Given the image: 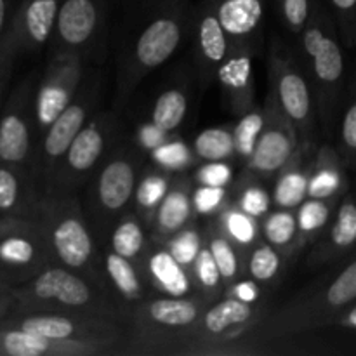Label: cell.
I'll list each match as a JSON object with an SVG mask.
<instances>
[{
  "label": "cell",
  "instance_id": "obj_13",
  "mask_svg": "<svg viewBox=\"0 0 356 356\" xmlns=\"http://www.w3.org/2000/svg\"><path fill=\"white\" fill-rule=\"evenodd\" d=\"M264 125L252 156L247 160V170L256 177L278 176L282 169L299 153L301 139L296 125L280 110L273 94L264 99Z\"/></svg>",
  "mask_w": 356,
  "mask_h": 356
},
{
  "label": "cell",
  "instance_id": "obj_14",
  "mask_svg": "<svg viewBox=\"0 0 356 356\" xmlns=\"http://www.w3.org/2000/svg\"><path fill=\"white\" fill-rule=\"evenodd\" d=\"M139 181V160L131 152H117L101 165L90 190V209L99 229L117 222L134 198Z\"/></svg>",
  "mask_w": 356,
  "mask_h": 356
},
{
  "label": "cell",
  "instance_id": "obj_48",
  "mask_svg": "<svg viewBox=\"0 0 356 356\" xmlns=\"http://www.w3.org/2000/svg\"><path fill=\"white\" fill-rule=\"evenodd\" d=\"M193 181L204 186L226 188L233 181V167L228 160L225 162H205L193 174Z\"/></svg>",
  "mask_w": 356,
  "mask_h": 356
},
{
  "label": "cell",
  "instance_id": "obj_39",
  "mask_svg": "<svg viewBox=\"0 0 356 356\" xmlns=\"http://www.w3.org/2000/svg\"><path fill=\"white\" fill-rule=\"evenodd\" d=\"M190 275L191 278H193V284H195V289H197V292L207 296V298L212 299V301L221 298L222 292L226 291V285L221 277V271H219L214 256H212L207 243L202 245L197 259H195L193 264H191Z\"/></svg>",
  "mask_w": 356,
  "mask_h": 356
},
{
  "label": "cell",
  "instance_id": "obj_54",
  "mask_svg": "<svg viewBox=\"0 0 356 356\" xmlns=\"http://www.w3.org/2000/svg\"><path fill=\"white\" fill-rule=\"evenodd\" d=\"M336 325L344 327V329H353L356 330V305H351L350 308L344 309L341 316L337 318Z\"/></svg>",
  "mask_w": 356,
  "mask_h": 356
},
{
  "label": "cell",
  "instance_id": "obj_11",
  "mask_svg": "<svg viewBox=\"0 0 356 356\" xmlns=\"http://www.w3.org/2000/svg\"><path fill=\"white\" fill-rule=\"evenodd\" d=\"M97 94H99V90H97L96 80L87 83L83 90L80 87L79 94L72 101V104L58 115V118L49 125L47 131L38 139L40 145H38L37 155H35L33 174L35 177L42 179L44 190L54 177L56 170H58L59 163H61L65 153L68 152L73 139L82 131L83 125L89 122Z\"/></svg>",
  "mask_w": 356,
  "mask_h": 356
},
{
  "label": "cell",
  "instance_id": "obj_52",
  "mask_svg": "<svg viewBox=\"0 0 356 356\" xmlns=\"http://www.w3.org/2000/svg\"><path fill=\"white\" fill-rule=\"evenodd\" d=\"M16 309V296H14L13 285L0 280V322L13 315Z\"/></svg>",
  "mask_w": 356,
  "mask_h": 356
},
{
  "label": "cell",
  "instance_id": "obj_26",
  "mask_svg": "<svg viewBox=\"0 0 356 356\" xmlns=\"http://www.w3.org/2000/svg\"><path fill=\"white\" fill-rule=\"evenodd\" d=\"M103 270L111 292L127 309V315L138 302L148 298V284L141 273V268L134 261L108 250L103 256Z\"/></svg>",
  "mask_w": 356,
  "mask_h": 356
},
{
  "label": "cell",
  "instance_id": "obj_40",
  "mask_svg": "<svg viewBox=\"0 0 356 356\" xmlns=\"http://www.w3.org/2000/svg\"><path fill=\"white\" fill-rule=\"evenodd\" d=\"M149 160L153 162V165L170 174H177L193 167L198 159L193 148H190L183 139L170 138L149 153Z\"/></svg>",
  "mask_w": 356,
  "mask_h": 356
},
{
  "label": "cell",
  "instance_id": "obj_49",
  "mask_svg": "<svg viewBox=\"0 0 356 356\" xmlns=\"http://www.w3.org/2000/svg\"><path fill=\"white\" fill-rule=\"evenodd\" d=\"M170 139V132H167L165 129H162L160 125H156L155 122H146V124H141L138 129H136L134 141L138 145V148L141 152L152 153L153 149L159 148L160 145Z\"/></svg>",
  "mask_w": 356,
  "mask_h": 356
},
{
  "label": "cell",
  "instance_id": "obj_19",
  "mask_svg": "<svg viewBox=\"0 0 356 356\" xmlns=\"http://www.w3.org/2000/svg\"><path fill=\"white\" fill-rule=\"evenodd\" d=\"M256 51L243 45H232L228 58L216 73V82L222 92L226 106L236 117L256 106V80H254Z\"/></svg>",
  "mask_w": 356,
  "mask_h": 356
},
{
  "label": "cell",
  "instance_id": "obj_34",
  "mask_svg": "<svg viewBox=\"0 0 356 356\" xmlns=\"http://www.w3.org/2000/svg\"><path fill=\"white\" fill-rule=\"evenodd\" d=\"M247 275L261 285H271L282 277L287 259L278 249H275L266 240H259L249 250H245Z\"/></svg>",
  "mask_w": 356,
  "mask_h": 356
},
{
  "label": "cell",
  "instance_id": "obj_16",
  "mask_svg": "<svg viewBox=\"0 0 356 356\" xmlns=\"http://www.w3.org/2000/svg\"><path fill=\"white\" fill-rule=\"evenodd\" d=\"M103 21V0H61L51 38L52 52L70 51L86 56L99 38Z\"/></svg>",
  "mask_w": 356,
  "mask_h": 356
},
{
  "label": "cell",
  "instance_id": "obj_22",
  "mask_svg": "<svg viewBox=\"0 0 356 356\" xmlns=\"http://www.w3.org/2000/svg\"><path fill=\"white\" fill-rule=\"evenodd\" d=\"M139 268L148 287L162 296L181 298V296L197 294L190 270H186L162 242H155L148 247Z\"/></svg>",
  "mask_w": 356,
  "mask_h": 356
},
{
  "label": "cell",
  "instance_id": "obj_29",
  "mask_svg": "<svg viewBox=\"0 0 356 356\" xmlns=\"http://www.w3.org/2000/svg\"><path fill=\"white\" fill-rule=\"evenodd\" d=\"M341 200H323V198H306L298 209V250L301 252L306 245L315 243V240L327 229L332 221V214Z\"/></svg>",
  "mask_w": 356,
  "mask_h": 356
},
{
  "label": "cell",
  "instance_id": "obj_21",
  "mask_svg": "<svg viewBox=\"0 0 356 356\" xmlns=\"http://www.w3.org/2000/svg\"><path fill=\"white\" fill-rule=\"evenodd\" d=\"M356 247V198L344 195L337 205L336 218L330 221L325 232L315 240L308 254V266L320 268L323 264L341 259L344 254Z\"/></svg>",
  "mask_w": 356,
  "mask_h": 356
},
{
  "label": "cell",
  "instance_id": "obj_28",
  "mask_svg": "<svg viewBox=\"0 0 356 356\" xmlns=\"http://www.w3.org/2000/svg\"><path fill=\"white\" fill-rule=\"evenodd\" d=\"M302 149L278 172L271 200L278 209H296L308 198L309 165L302 162Z\"/></svg>",
  "mask_w": 356,
  "mask_h": 356
},
{
  "label": "cell",
  "instance_id": "obj_37",
  "mask_svg": "<svg viewBox=\"0 0 356 356\" xmlns=\"http://www.w3.org/2000/svg\"><path fill=\"white\" fill-rule=\"evenodd\" d=\"M334 31H337V23L332 10L325 9L320 2H313L308 23L302 28L301 33L298 35L299 51L305 56L306 61H309L316 54V51L322 47L325 38L332 35Z\"/></svg>",
  "mask_w": 356,
  "mask_h": 356
},
{
  "label": "cell",
  "instance_id": "obj_53",
  "mask_svg": "<svg viewBox=\"0 0 356 356\" xmlns=\"http://www.w3.org/2000/svg\"><path fill=\"white\" fill-rule=\"evenodd\" d=\"M13 0H0V47H2L3 40L9 31L10 19H13Z\"/></svg>",
  "mask_w": 356,
  "mask_h": 356
},
{
  "label": "cell",
  "instance_id": "obj_50",
  "mask_svg": "<svg viewBox=\"0 0 356 356\" xmlns=\"http://www.w3.org/2000/svg\"><path fill=\"white\" fill-rule=\"evenodd\" d=\"M225 296H232V298H236L245 302H252V305L263 302V289H261V284H257L250 277L238 278L232 285H228L225 291Z\"/></svg>",
  "mask_w": 356,
  "mask_h": 356
},
{
  "label": "cell",
  "instance_id": "obj_30",
  "mask_svg": "<svg viewBox=\"0 0 356 356\" xmlns=\"http://www.w3.org/2000/svg\"><path fill=\"white\" fill-rule=\"evenodd\" d=\"M214 218V225L218 226L219 232L225 233L242 252L249 250L254 243L261 240L259 219L243 212L233 202H226L225 207Z\"/></svg>",
  "mask_w": 356,
  "mask_h": 356
},
{
  "label": "cell",
  "instance_id": "obj_24",
  "mask_svg": "<svg viewBox=\"0 0 356 356\" xmlns=\"http://www.w3.org/2000/svg\"><path fill=\"white\" fill-rule=\"evenodd\" d=\"M33 181L31 172L0 163V216L37 221L42 193Z\"/></svg>",
  "mask_w": 356,
  "mask_h": 356
},
{
  "label": "cell",
  "instance_id": "obj_5",
  "mask_svg": "<svg viewBox=\"0 0 356 356\" xmlns=\"http://www.w3.org/2000/svg\"><path fill=\"white\" fill-rule=\"evenodd\" d=\"M212 302L207 296H160L146 298L129 313L132 353L172 355L197 323L204 309Z\"/></svg>",
  "mask_w": 356,
  "mask_h": 356
},
{
  "label": "cell",
  "instance_id": "obj_25",
  "mask_svg": "<svg viewBox=\"0 0 356 356\" xmlns=\"http://www.w3.org/2000/svg\"><path fill=\"white\" fill-rule=\"evenodd\" d=\"M191 195H193L191 181L188 177H174L169 193L159 205L149 225L155 242H165L167 238L186 228L191 222V218L197 216Z\"/></svg>",
  "mask_w": 356,
  "mask_h": 356
},
{
  "label": "cell",
  "instance_id": "obj_27",
  "mask_svg": "<svg viewBox=\"0 0 356 356\" xmlns=\"http://www.w3.org/2000/svg\"><path fill=\"white\" fill-rule=\"evenodd\" d=\"M346 190L348 179L339 152L329 145L320 146L315 160L309 165L308 198L341 200L346 195Z\"/></svg>",
  "mask_w": 356,
  "mask_h": 356
},
{
  "label": "cell",
  "instance_id": "obj_33",
  "mask_svg": "<svg viewBox=\"0 0 356 356\" xmlns=\"http://www.w3.org/2000/svg\"><path fill=\"white\" fill-rule=\"evenodd\" d=\"M172 174L156 165L152 170L143 174V176H139L134 193V202L143 221L152 225L153 216H155L156 209L162 204L165 195L169 193L170 186H172Z\"/></svg>",
  "mask_w": 356,
  "mask_h": 356
},
{
  "label": "cell",
  "instance_id": "obj_41",
  "mask_svg": "<svg viewBox=\"0 0 356 356\" xmlns=\"http://www.w3.org/2000/svg\"><path fill=\"white\" fill-rule=\"evenodd\" d=\"M264 125V108L254 106L247 113L238 117V122L233 127V138H235L236 156L242 160H249L256 149L257 139Z\"/></svg>",
  "mask_w": 356,
  "mask_h": 356
},
{
  "label": "cell",
  "instance_id": "obj_38",
  "mask_svg": "<svg viewBox=\"0 0 356 356\" xmlns=\"http://www.w3.org/2000/svg\"><path fill=\"white\" fill-rule=\"evenodd\" d=\"M193 152L202 162H225L236 155L233 127L204 129L193 141Z\"/></svg>",
  "mask_w": 356,
  "mask_h": 356
},
{
  "label": "cell",
  "instance_id": "obj_1",
  "mask_svg": "<svg viewBox=\"0 0 356 356\" xmlns=\"http://www.w3.org/2000/svg\"><path fill=\"white\" fill-rule=\"evenodd\" d=\"M356 302V256L336 275L305 289L268 315L243 337L254 346L336 325L344 309Z\"/></svg>",
  "mask_w": 356,
  "mask_h": 356
},
{
  "label": "cell",
  "instance_id": "obj_42",
  "mask_svg": "<svg viewBox=\"0 0 356 356\" xmlns=\"http://www.w3.org/2000/svg\"><path fill=\"white\" fill-rule=\"evenodd\" d=\"M339 152L344 165H356V73L339 124Z\"/></svg>",
  "mask_w": 356,
  "mask_h": 356
},
{
  "label": "cell",
  "instance_id": "obj_44",
  "mask_svg": "<svg viewBox=\"0 0 356 356\" xmlns=\"http://www.w3.org/2000/svg\"><path fill=\"white\" fill-rule=\"evenodd\" d=\"M162 243L170 250V254H172L186 270H190L193 261L197 259L198 252H200L202 245H204V243H202V233L198 232L197 226L191 225V222L186 228L177 232L176 235H172L170 238H167L165 242Z\"/></svg>",
  "mask_w": 356,
  "mask_h": 356
},
{
  "label": "cell",
  "instance_id": "obj_15",
  "mask_svg": "<svg viewBox=\"0 0 356 356\" xmlns=\"http://www.w3.org/2000/svg\"><path fill=\"white\" fill-rule=\"evenodd\" d=\"M308 76L315 96L318 124L330 136L339 120L344 97V56L337 31L325 38L322 47L308 61Z\"/></svg>",
  "mask_w": 356,
  "mask_h": 356
},
{
  "label": "cell",
  "instance_id": "obj_3",
  "mask_svg": "<svg viewBox=\"0 0 356 356\" xmlns=\"http://www.w3.org/2000/svg\"><path fill=\"white\" fill-rule=\"evenodd\" d=\"M191 24L193 9L186 0H156L120 63L117 104L127 103L132 90L176 54Z\"/></svg>",
  "mask_w": 356,
  "mask_h": 356
},
{
  "label": "cell",
  "instance_id": "obj_6",
  "mask_svg": "<svg viewBox=\"0 0 356 356\" xmlns=\"http://www.w3.org/2000/svg\"><path fill=\"white\" fill-rule=\"evenodd\" d=\"M268 82L280 110L298 129L302 148L315 145L320 124L308 72L298 56L275 37L268 47Z\"/></svg>",
  "mask_w": 356,
  "mask_h": 356
},
{
  "label": "cell",
  "instance_id": "obj_47",
  "mask_svg": "<svg viewBox=\"0 0 356 356\" xmlns=\"http://www.w3.org/2000/svg\"><path fill=\"white\" fill-rule=\"evenodd\" d=\"M282 21L292 33L299 35L309 19L313 0H277Z\"/></svg>",
  "mask_w": 356,
  "mask_h": 356
},
{
  "label": "cell",
  "instance_id": "obj_43",
  "mask_svg": "<svg viewBox=\"0 0 356 356\" xmlns=\"http://www.w3.org/2000/svg\"><path fill=\"white\" fill-rule=\"evenodd\" d=\"M233 204L252 218L263 219L270 212L273 200H271V195L268 193L266 188L261 186L259 183L242 181V184H238V188H236Z\"/></svg>",
  "mask_w": 356,
  "mask_h": 356
},
{
  "label": "cell",
  "instance_id": "obj_46",
  "mask_svg": "<svg viewBox=\"0 0 356 356\" xmlns=\"http://www.w3.org/2000/svg\"><path fill=\"white\" fill-rule=\"evenodd\" d=\"M191 200H193V209L197 216H216L225 207L228 197H226V188L197 184L193 195H191Z\"/></svg>",
  "mask_w": 356,
  "mask_h": 356
},
{
  "label": "cell",
  "instance_id": "obj_35",
  "mask_svg": "<svg viewBox=\"0 0 356 356\" xmlns=\"http://www.w3.org/2000/svg\"><path fill=\"white\" fill-rule=\"evenodd\" d=\"M205 242H207V247L211 249L212 256H214L226 287L232 285L235 280H238L242 277L243 270V261L242 256H240L238 247L225 233L219 232L214 222L205 232Z\"/></svg>",
  "mask_w": 356,
  "mask_h": 356
},
{
  "label": "cell",
  "instance_id": "obj_45",
  "mask_svg": "<svg viewBox=\"0 0 356 356\" xmlns=\"http://www.w3.org/2000/svg\"><path fill=\"white\" fill-rule=\"evenodd\" d=\"M337 30L346 47L356 45V0H329Z\"/></svg>",
  "mask_w": 356,
  "mask_h": 356
},
{
  "label": "cell",
  "instance_id": "obj_10",
  "mask_svg": "<svg viewBox=\"0 0 356 356\" xmlns=\"http://www.w3.org/2000/svg\"><path fill=\"white\" fill-rule=\"evenodd\" d=\"M83 59L86 56L80 52H51L47 68L35 89V127L38 139L79 94L83 80Z\"/></svg>",
  "mask_w": 356,
  "mask_h": 356
},
{
  "label": "cell",
  "instance_id": "obj_7",
  "mask_svg": "<svg viewBox=\"0 0 356 356\" xmlns=\"http://www.w3.org/2000/svg\"><path fill=\"white\" fill-rule=\"evenodd\" d=\"M0 325L59 341H96L118 348L125 343V323L101 316L65 312L13 313ZM120 350V348H118Z\"/></svg>",
  "mask_w": 356,
  "mask_h": 356
},
{
  "label": "cell",
  "instance_id": "obj_2",
  "mask_svg": "<svg viewBox=\"0 0 356 356\" xmlns=\"http://www.w3.org/2000/svg\"><path fill=\"white\" fill-rule=\"evenodd\" d=\"M14 296V313L65 312L129 322L127 309L110 287L59 264H51L31 280L16 285Z\"/></svg>",
  "mask_w": 356,
  "mask_h": 356
},
{
  "label": "cell",
  "instance_id": "obj_9",
  "mask_svg": "<svg viewBox=\"0 0 356 356\" xmlns=\"http://www.w3.org/2000/svg\"><path fill=\"white\" fill-rule=\"evenodd\" d=\"M51 264L54 261L38 221L10 218L0 233V280L16 287Z\"/></svg>",
  "mask_w": 356,
  "mask_h": 356
},
{
  "label": "cell",
  "instance_id": "obj_8",
  "mask_svg": "<svg viewBox=\"0 0 356 356\" xmlns=\"http://www.w3.org/2000/svg\"><path fill=\"white\" fill-rule=\"evenodd\" d=\"M35 89V79L28 76L10 92L9 99L0 111V163L31 174L37 155Z\"/></svg>",
  "mask_w": 356,
  "mask_h": 356
},
{
  "label": "cell",
  "instance_id": "obj_23",
  "mask_svg": "<svg viewBox=\"0 0 356 356\" xmlns=\"http://www.w3.org/2000/svg\"><path fill=\"white\" fill-rule=\"evenodd\" d=\"M235 45L257 51L264 21V0H209Z\"/></svg>",
  "mask_w": 356,
  "mask_h": 356
},
{
  "label": "cell",
  "instance_id": "obj_18",
  "mask_svg": "<svg viewBox=\"0 0 356 356\" xmlns=\"http://www.w3.org/2000/svg\"><path fill=\"white\" fill-rule=\"evenodd\" d=\"M120 350L96 341H59L0 325V356H101Z\"/></svg>",
  "mask_w": 356,
  "mask_h": 356
},
{
  "label": "cell",
  "instance_id": "obj_20",
  "mask_svg": "<svg viewBox=\"0 0 356 356\" xmlns=\"http://www.w3.org/2000/svg\"><path fill=\"white\" fill-rule=\"evenodd\" d=\"M193 28L198 73L202 83L209 86L216 80V73L228 58L233 44L209 0H202L193 9Z\"/></svg>",
  "mask_w": 356,
  "mask_h": 356
},
{
  "label": "cell",
  "instance_id": "obj_51",
  "mask_svg": "<svg viewBox=\"0 0 356 356\" xmlns=\"http://www.w3.org/2000/svg\"><path fill=\"white\" fill-rule=\"evenodd\" d=\"M14 61H16V56L2 45L0 47V111L3 108V94H6L7 82L10 79V73H13Z\"/></svg>",
  "mask_w": 356,
  "mask_h": 356
},
{
  "label": "cell",
  "instance_id": "obj_12",
  "mask_svg": "<svg viewBox=\"0 0 356 356\" xmlns=\"http://www.w3.org/2000/svg\"><path fill=\"white\" fill-rule=\"evenodd\" d=\"M111 129L113 117L110 113L89 118L70 145L44 193H73V190L80 186L99 165L110 141Z\"/></svg>",
  "mask_w": 356,
  "mask_h": 356
},
{
  "label": "cell",
  "instance_id": "obj_36",
  "mask_svg": "<svg viewBox=\"0 0 356 356\" xmlns=\"http://www.w3.org/2000/svg\"><path fill=\"white\" fill-rule=\"evenodd\" d=\"M190 108V96L184 87H169L162 90L156 97L152 110V122L165 129L167 132H174L183 125Z\"/></svg>",
  "mask_w": 356,
  "mask_h": 356
},
{
  "label": "cell",
  "instance_id": "obj_17",
  "mask_svg": "<svg viewBox=\"0 0 356 356\" xmlns=\"http://www.w3.org/2000/svg\"><path fill=\"white\" fill-rule=\"evenodd\" d=\"M61 0H19L3 47L14 56L31 54L51 42Z\"/></svg>",
  "mask_w": 356,
  "mask_h": 356
},
{
  "label": "cell",
  "instance_id": "obj_55",
  "mask_svg": "<svg viewBox=\"0 0 356 356\" xmlns=\"http://www.w3.org/2000/svg\"><path fill=\"white\" fill-rule=\"evenodd\" d=\"M10 218H7V216H0V233L3 232V228L7 226V222H9Z\"/></svg>",
  "mask_w": 356,
  "mask_h": 356
},
{
  "label": "cell",
  "instance_id": "obj_31",
  "mask_svg": "<svg viewBox=\"0 0 356 356\" xmlns=\"http://www.w3.org/2000/svg\"><path fill=\"white\" fill-rule=\"evenodd\" d=\"M261 235L268 243L280 250L291 261L298 250V218L292 209H277L268 212L261 222Z\"/></svg>",
  "mask_w": 356,
  "mask_h": 356
},
{
  "label": "cell",
  "instance_id": "obj_32",
  "mask_svg": "<svg viewBox=\"0 0 356 356\" xmlns=\"http://www.w3.org/2000/svg\"><path fill=\"white\" fill-rule=\"evenodd\" d=\"M148 247L141 216L122 214L115 222L113 232H111L110 249L120 256L127 257V259L134 261L139 266Z\"/></svg>",
  "mask_w": 356,
  "mask_h": 356
},
{
  "label": "cell",
  "instance_id": "obj_4",
  "mask_svg": "<svg viewBox=\"0 0 356 356\" xmlns=\"http://www.w3.org/2000/svg\"><path fill=\"white\" fill-rule=\"evenodd\" d=\"M37 221L54 264L79 271L108 287L103 259H97L96 238L75 195H42Z\"/></svg>",
  "mask_w": 356,
  "mask_h": 356
}]
</instances>
